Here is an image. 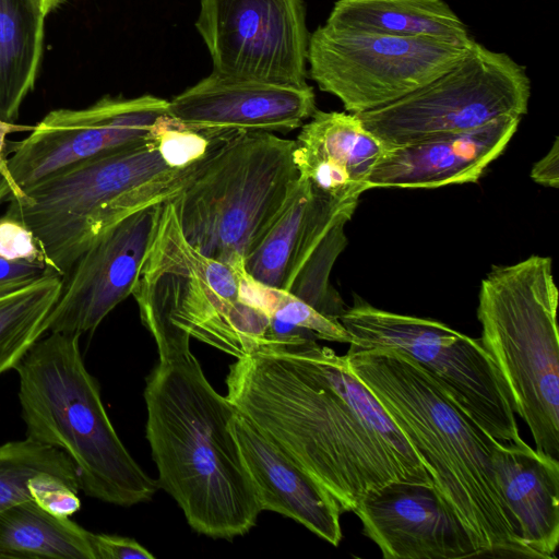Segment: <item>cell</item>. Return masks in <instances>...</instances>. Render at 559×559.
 Segmentation results:
<instances>
[{"label": "cell", "instance_id": "obj_1", "mask_svg": "<svg viewBox=\"0 0 559 559\" xmlns=\"http://www.w3.org/2000/svg\"><path fill=\"white\" fill-rule=\"evenodd\" d=\"M225 381L236 409L329 491L342 512H354L388 483H416L295 347L237 359Z\"/></svg>", "mask_w": 559, "mask_h": 559}, {"label": "cell", "instance_id": "obj_2", "mask_svg": "<svg viewBox=\"0 0 559 559\" xmlns=\"http://www.w3.org/2000/svg\"><path fill=\"white\" fill-rule=\"evenodd\" d=\"M237 132L193 130L167 114L146 139L52 174L9 201L4 213L32 229L50 270L64 280L102 233L171 200Z\"/></svg>", "mask_w": 559, "mask_h": 559}, {"label": "cell", "instance_id": "obj_3", "mask_svg": "<svg viewBox=\"0 0 559 559\" xmlns=\"http://www.w3.org/2000/svg\"><path fill=\"white\" fill-rule=\"evenodd\" d=\"M349 370L371 391L467 530L479 557L533 558L498 488L492 437L450 400L435 377L396 349H353Z\"/></svg>", "mask_w": 559, "mask_h": 559}, {"label": "cell", "instance_id": "obj_4", "mask_svg": "<svg viewBox=\"0 0 559 559\" xmlns=\"http://www.w3.org/2000/svg\"><path fill=\"white\" fill-rule=\"evenodd\" d=\"M144 400L157 484L190 527L223 539L248 533L262 511L231 431L237 409L211 385L191 350L158 360Z\"/></svg>", "mask_w": 559, "mask_h": 559}, {"label": "cell", "instance_id": "obj_5", "mask_svg": "<svg viewBox=\"0 0 559 559\" xmlns=\"http://www.w3.org/2000/svg\"><path fill=\"white\" fill-rule=\"evenodd\" d=\"M79 335L50 332L14 370L26 438L61 450L86 496L119 507L151 500L159 488L131 456L87 371Z\"/></svg>", "mask_w": 559, "mask_h": 559}, {"label": "cell", "instance_id": "obj_6", "mask_svg": "<svg viewBox=\"0 0 559 559\" xmlns=\"http://www.w3.org/2000/svg\"><path fill=\"white\" fill-rule=\"evenodd\" d=\"M240 270L211 259L185 239L170 201L132 290L159 359L190 350V338L237 359L267 346L270 318L241 292Z\"/></svg>", "mask_w": 559, "mask_h": 559}, {"label": "cell", "instance_id": "obj_7", "mask_svg": "<svg viewBox=\"0 0 559 559\" xmlns=\"http://www.w3.org/2000/svg\"><path fill=\"white\" fill-rule=\"evenodd\" d=\"M558 289L548 257L493 266L483 278L481 345L509 388L537 453L559 461Z\"/></svg>", "mask_w": 559, "mask_h": 559}, {"label": "cell", "instance_id": "obj_8", "mask_svg": "<svg viewBox=\"0 0 559 559\" xmlns=\"http://www.w3.org/2000/svg\"><path fill=\"white\" fill-rule=\"evenodd\" d=\"M293 151L294 140L275 133L234 134L169 200L188 243L211 259L243 269L298 180Z\"/></svg>", "mask_w": 559, "mask_h": 559}, {"label": "cell", "instance_id": "obj_9", "mask_svg": "<svg viewBox=\"0 0 559 559\" xmlns=\"http://www.w3.org/2000/svg\"><path fill=\"white\" fill-rule=\"evenodd\" d=\"M353 349H396L426 368L448 396L499 442L522 440L507 382L479 340L436 320L356 300L340 319Z\"/></svg>", "mask_w": 559, "mask_h": 559}, {"label": "cell", "instance_id": "obj_10", "mask_svg": "<svg viewBox=\"0 0 559 559\" xmlns=\"http://www.w3.org/2000/svg\"><path fill=\"white\" fill-rule=\"evenodd\" d=\"M531 81L524 66L474 41L451 69L404 97L355 114L385 150L480 128L527 112Z\"/></svg>", "mask_w": 559, "mask_h": 559}, {"label": "cell", "instance_id": "obj_11", "mask_svg": "<svg viewBox=\"0 0 559 559\" xmlns=\"http://www.w3.org/2000/svg\"><path fill=\"white\" fill-rule=\"evenodd\" d=\"M473 44L392 36L325 22L309 37L307 62L321 91L337 97L348 112L361 114L438 78Z\"/></svg>", "mask_w": 559, "mask_h": 559}, {"label": "cell", "instance_id": "obj_12", "mask_svg": "<svg viewBox=\"0 0 559 559\" xmlns=\"http://www.w3.org/2000/svg\"><path fill=\"white\" fill-rule=\"evenodd\" d=\"M195 28L218 74L306 84L304 0H200Z\"/></svg>", "mask_w": 559, "mask_h": 559}, {"label": "cell", "instance_id": "obj_13", "mask_svg": "<svg viewBox=\"0 0 559 559\" xmlns=\"http://www.w3.org/2000/svg\"><path fill=\"white\" fill-rule=\"evenodd\" d=\"M167 107L168 100L153 95H106L83 109L52 110L29 135L7 143L11 178L24 192L75 163L140 142L168 114Z\"/></svg>", "mask_w": 559, "mask_h": 559}, {"label": "cell", "instance_id": "obj_14", "mask_svg": "<svg viewBox=\"0 0 559 559\" xmlns=\"http://www.w3.org/2000/svg\"><path fill=\"white\" fill-rule=\"evenodd\" d=\"M160 204L141 209L102 233L63 280L47 332L93 333L132 294L152 242Z\"/></svg>", "mask_w": 559, "mask_h": 559}, {"label": "cell", "instance_id": "obj_15", "mask_svg": "<svg viewBox=\"0 0 559 559\" xmlns=\"http://www.w3.org/2000/svg\"><path fill=\"white\" fill-rule=\"evenodd\" d=\"M354 513L384 559L479 557L467 530L435 486L388 483L368 492Z\"/></svg>", "mask_w": 559, "mask_h": 559}, {"label": "cell", "instance_id": "obj_16", "mask_svg": "<svg viewBox=\"0 0 559 559\" xmlns=\"http://www.w3.org/2000/svg\"><path fill=\"white\" fill-rule=\"evenodd\" d=\"M317 110L313 88L212 72L168 100L167 112L193 130L287 133Z\"/></svg>", "mask_w": 559, "mask_h": 559}, {"label": "cell", "instance_id": "obj_17", "mask_svg": "<svg viewBox=\"0 0 559 559\" xmlns=\"http://www.w3.org/2000/svg\"><path fill=\"white\" fill-rule=\"evenodd\" d=\"M520 120L501 117L469 131L385 150L368 178V189H433L476 182L503 152Z\"/></svg>", "mask_w": 559, "mask_h": 559}, {"label": "cell", "instance_id": "obj_18", "mask_svg": "<svg viewBox=\"0 0 559 559\" xmlns=\"http://www.w3.org/2000/svg\"><path fill=\"white\" fill-rule=\"evenodd\" d=\"M231 431L260 510L289 518L338 546L343 512L332 495L238 411L231 420Z\"/></svg>", "mask_w": 559, "mask_h": 559}, {"label": "cell", "instance_id": "obj_19", "mask_svg": "<svg viewBox=\"0 0 559 559\" xmlns=\"http://www.w3.org/2000/svg\"><path fill=\"white\" fill-rule=\"evenodd\" d=\"M382 142L357 115L316 110L294 140L299 177L313 191L338 203L358 202L368 178L383 156Z\"/></svg>", "mask_w": 559, "mask_h": 559}, {"label": "cell", "instance_id": "obj_20", "mask_svg": "<svg viewBox=\"0 0 559 559\" xmlns=\"http://www.w3.org/2000/svg\"><path fill=\"white\" fill-rule=\"evenodd\" d=\"M491 462L502 498L533 558L556 559L559 543V461L522 439L493 440Z\"/></svg>", "mask_w": 559, "mask_h": 559}, {"label": "cell", "instance_id": "obj_21", "mask_svg": "<svg viewBox=\"0 0 559 559\" xmlns=\"http://www.w3.org/2000/svg\"><path fill=\"white\" fill-rule=\"evenodd\" d=\"M328 23L404 37L471 45L465 23L443 0H337Z\"/></svg>", "mask_w": 559, "mask_h": 559}, {"label": "cell", "instance_id": "obj_22", "mask_svg": "<svg viewBox=\"0 0 559 559\" xmlns=\"http://www.w3.org/2000/svg\"><path fill=\"white\" fill-rule=\"evenodd\" d=\"M41 0H0V121L15 123L44 49Z\"/></svg>", "mask_w": 559, "mask_h": 559}, {"label": "cell", "instance_id": "obj_23", "mask_svg": "<svg viewBox=\"0 0 559 559\" xmlns=\"http://www.w3.org/2000/svg\"><path fill=\"white\" fill-rule=\"evenodd\" d=\"M357 205L358 202L332 201L325 204L295 260L283 289L334 321H340L346 307L338 292L332 286L330 274L347 243L344 227Z\"/></svg>", "mask_w": 559, "mask_h": 559}, {"label": "cell", "instance_id": "obj_24", "mask_svg": "<svg viewBox=\"0 0 559 559\" xmlns=\"http://www.w3.org/2000/svg\"><path fill=\"white\" fill-rule=\"evenodd\" d=\"M0 558L94 559L91 532L25 500L0 513Z\"/></svg>", "mask_w": 559, "mask_h": 559}, {"label": "cell", "instance_id": "obj_25", "mask_svg": "<svg viewBox=\"0 0 559 559\" xmlns=\"http://www.w3.org/2000/svg\"><path fill=\"white\" fill-rule=\"evenodd\" d=\"M311 361L357 417L396 454L416 483L433 486L421 460L371 391L349 370L345 356L310 341L295 347Z\"/></svg>", "mask_w": 559, "mask_h": 559}, {"label": "cell", "instance_id": "obj_26", "mask_svg": "<svg viewBox=\"0 0 559 559\" xmlns=\"http://www.w3.org/2000/svg\"><path fill=\"white\" fill-rule=\"evenodd\" d=\"M320 195L300 177L280 214L243 262L254 281L284 289L286 278L317 210Z\"/></svg>", "mask_w": 559, "mask_h": 559}, {"label": "cell", "instance_id": "obj_27", "mask_svg": "<svg viewBox=\"0 0 559 559\" xmlns=\"http://www.w3.org/2000/svg\"><path fill=\"white\" fill-rule=\"evenodd\" d=\"M63 277L51 273L14 293L0 297V376L14 369L41 337L56 305Z\"/></svg>", "mask_w": 559, "mask_h": 559}, {"label": "cell", "instance_id": "obj_28", "mask_svg": "<svg viewBox=\"0 0 559 559\" xmlns=\"http://www.w3.org/2000/svg\"><path fill=\"white\" fill-rule=\"evenodd\" d=\"M41 473L52 474L80 491L75 468L59 449L28 438L0 445V513L31 500L29 480Z\"/></svg>", "mask_w": 559, "mask_h": 559}, {"label": "cell", "instance_id": "obj_29", "mask_svg": "<svg viewBox=\"0 0 559 559\" xmlns=\"http://www.w3.org/2000/svg\"><path fill=\"white\" fill-rule=\"evenodd\" d=\"M241 292L245 299L269 318L299 326L314 334L317 340L348 343L349 335L341 321L331 320L295 295L263 285L240 271Z\"/></svg>", "mask_w": 559, "mask_h": 559}, {"label": "cell", "instance_id": "obj_30", "mask_svg": "<svg viewBox=\"0 0 559 559\" xmlns=\"http://www.w3.org/2000/svg\"><path fill=\"white\" fill-rule=\"evenodd\" d=\"M0 258L50 270L45 252L32 229L5 213L0 216Z\"/></svg>", "mask_w": 559, "mask_h": 559}, {"label": "cell", "instance_id": "obj_31", "mask_svg": "<svg viewBox=\"0 0 559 559\" xmlns=\"http://www.w3.org/2000/svg\"><path fill=\"white\" fill-rule=\"evenodd\" d=\"M28 487L32 500L57 516L70 518L81 508L79 490L52 474L41 473L34 476Z\"/></svg>", "mask_w": 559, "mask_h": 559}, {"label": "cell", "instance_id": "obj_32", "mask_svg": "<svg viewBox=\"0 0 559 559\" xmlns=\"http://www.w3.org/2000/svg\"><path fill=\"white\" fill-rule=\"evenodd\" d=\"M94 559H153L154 555L135 539L91 532Z\"/></svg>", "mask_w": 559, "mask_h": 559}, {"label": "cell", "instance_id": "obj_33", "mask_svg": "<svg viewBox=\"0 0 559 559\" xmlns=\"http://www.w3.org/2000/svg\"><path fill=\"white\" fill-rule=\"evenodd\" d=\"M51 273L55 272L47 267L0 258V297L24 288Z\"/></svg>", "mask_w": 559, "mask_h": 559}, {"label": "cell", "instance_id": "obj_34", "mask_svg": "<svg viewBox=\"0 0 559 559\" xmlns=\"http://www.w3.org/2000/svg\"><path fill=\"white\" fill-rule=\"evenodd\" d=\"M556 138L548 153L534 164L531 170L532 179L543 186L558 188L559 186V150Z\"/></svg>", "mask_w": 559, "mask_h": 559}, {"label": "cell", "instance_id": "obj_35", "mask_svg": "<svg viewBox=\"0 0 559 559\" xmlns=\"http://www.w3.org/2000/svg\"><path fill=\"white\" fill-rule=\"evenodd\" d=\"M33 127L0 121V171L11 178L7 166V136L11 133L31 131ZM13 181V180H12ZM14 183V182H13ZM15 185V183H14ZM17 188V187H16ZM19 189V188H17Z\"/></svg>", "mask_w": 559, "mask_h": 559}, {"label": "cell", "instance_id": "obj_36", "mask_svg": "<svg viewBox=\"0 0 559 559\" xmlns=\"http://www.w3.org/2000/svg\"><path fill=\"white\" fill-rule=\"evenodd\" d=\"M23 192L16 188L13 181L0 171V204L11 200H19Z\"/></svg>", "mask_w": 559, "mask_h": 559}, {"label": "cell", "instance_id": "obj_37", "mask_svg": "<svg viewBox=\"0 0 559 559\" xmlns=\"http://www.w3.org/2000/svg\"><path fill=\"white\" fill-rule=\"evenodd\" d=\"M62 1L63 0H41L46 15L55 10Z\"/></svg>", "mask_w": 559, "mask_h": 559}]
</instances>
